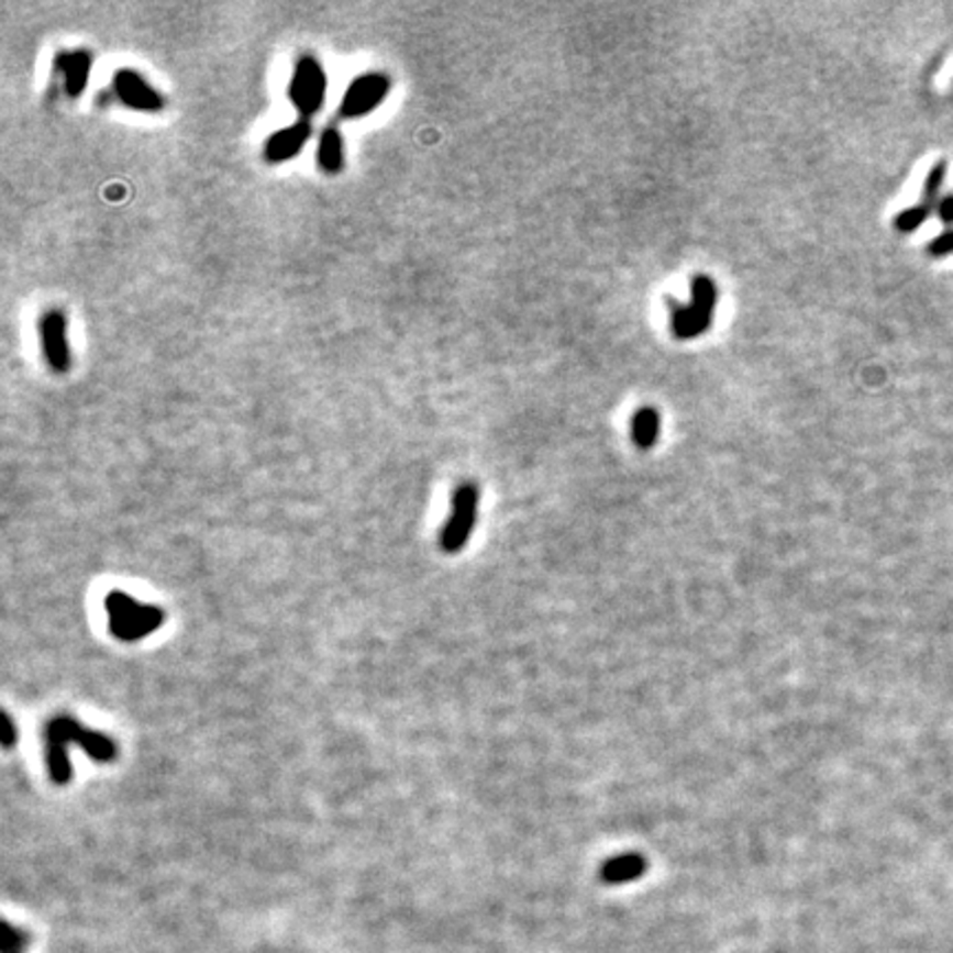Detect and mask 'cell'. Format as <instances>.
<instances>
[{
    "mask_svg": "<svg viewBox=\"0 0 953 953\" xmlns=\"http://www.w3.org/2000/svg\"><path fill=\"white\" fill-rule=\"evenodd\" d=\"M0 742H3L5 751H10L19 742V731L10 713H3V738H0Z\"/></svg>",
    "mask_w": 953,
    "mask_h": 953,
    "instance_id": "18",
    "label": "cell"
},
{
    "mask_svg": "<svg viewBox=\"0 0 953 953\" xmlns=\"http://www.w3.org/2000/svg\"><path fill=\"white\" fill-rule=\"evenodd\" d=\"M661 437V415L652 407H643L631 418V440L641 451H650L656 446Z\"/></svg>",
    "mask_w": 953,
    "mask_h": 953,
    "instance_id": "13",
    "label": "cell"
},
{
    "mask_svg": "<svg viewBox=\"0 0 953 953\" xmlns=\"http://www.w3.org/2000/svg\"><path fill=\"white\" fill-rule=\"evenodd\" d=\"M477 510H479V488L470 481L457 486L453 492L451 517L440 532V547L444 552L455 554L464 550L477 523Z\"/></svg>",
    "mask_w": 953,
    "mask_h": 953,
    "instance_id": "4",
    "label": "cell"
},
{
    "mask_svg": "<svg viewBox=\"0 0 953 953\" xmlns=\"http://www.w3.org/2000/svg\"><path fill=\"white\" fill-rule=\"evenodd\" d=\"M38 336H41V350L47 367L65 376L69 374L74 365L71 347H69V332H67V315L63 309H47L38 321Z\"/></svg>",
    "mask_w": 953,
    "mask_h": 953,
    "instance_id": "7",
    "label": "cell"
},
{
    "mask_svg": "<svg viewBox=\"0 0 953 953\" xmlns=\"http://www.w3.org/2000/svg\"><path fill=\"white\" fill-rule=\"evenodd\" d=\"M315 164L330 177H336L345 170V137L339 126L323 129L321 137H318Z\"/></svg>",
    "mask_w": 953,
    "mask_h": 953,
    "instance_id": "11",
    "label": "cell"
},
{
    "mask_svg": "<svg viewBox=\"0 0 953 953\" xmlns=\"http://www.w3.org/2000/svg\"><path fill=\"white\" fill-rule=\"evenodd\" d=\"M104 607L109 613V631L122 643H137L166 622V611L162 607L140 602L135 596L124 591H111L104 598Z\"/></svg>",
    "mask_w": 953,
    "mask_h": 953,
    "instance_id": "2",
    "label": "cell"
},
{
    "mask_svg": "<svg viewBox=\"0 0 953 953\" xmlns=\"http://www.w3.org/2000/svg\"><path fill=\"white\" fill-rule=\"evenodd\" d=\"M667 304L672 311V330H674L676 339H680V341L698 339L713 323V311H707V309L698 307L696 302L685 304L676 298H667Z\"/></svg>",
    "mask_w": 953,
    "mask_h": 953,
    "instance_id": "10",
    "label": "cell"
},
{
    "mask_svg": "<svg viewBox=\"0 0 953 953\" xmlns=\"http://www.w3.org/2000/svg\"><path fill=\"white\" fill-rule=\"evenodd\" d=\"M691 298L698 307L707 309V311H716L718 304V287L713 282V278L709 276H696L691 280Z\"/></svg>",
    "mask_w": 953,
    "mask_h": 953,
    "instance_id": "14",
    "label": "cell"
},
{
    "mask_svg": "<svg viewBox=\"0 0 953 953\" xmlns=\"http://www.w3.org/2000/svg\"><path fill=\"white\" fill-rule=\"evenodd\" d=\"M391 93V78L385 71H365L354 78L341 100V120H363L378 111Z\"/></svg>",
    "mask_w": 953,
    "mask_h": 953,
    "instance_id": "5",
    "label": "cell"
},
{
    "mask_svg": "<svg viewBox=\"0 0 953 953\" xmlns=\"http://www.w3.org/2000/svg\"><path fill=\"white\" fill-rule=\"evenodd\" d=\"M287 98L298 113V120L311 122V118L323 111L328 102V74L315 56L304 54L296 60Z\"/></svg>",
    "mask_w": 953,
    "mask_h": 953,
    "instance_id": "3",
    "label": "cell"
},
{
    "mask_svg": "<svg viewBox=\"0 0 953 953\" xmlns=\"http://www.w3.org/2000/svg\"><path fill=\"white\" fill-rule=\"evenodd\" d=\"M113 93L122 107L137 113L157 115L166 109L164 93L133 67H120L113 74Z\"/></svg>",
    "mask_w": 953,
    "mask_h": 953,
    "instance_id": "6",
    "label": "cell"
},
{
    "mask_svg": "<svg viewBox=\"0 0 953 953\" xmlns=\"http://www.w3.org/2000/svg\"><path fill=\"white\" fill-rule=\"evenodd\" d=\"M944 173H946V164L944 162H940V164H935L931 168V173H929V177L924 181V206H929V208L935 206L938 192H940L942 181H944Z\"/></svg>",
    "mask_w": 953,
    "mask_h": 953,
    "instance_id": "16",
    "label": "cell"
},
{
    "mask_svg": "<svg viewBox=\"0 0 953 953\" xmlns=\"http://www.w3.org/2000/svg\"><path fill=\"white\" fill-rule=\"evenodd\" d=\"M309 140H311V122L296 120L291 126H285L265 140L263 157L267 164H287L304 151Z\"/></svg>",
    "mask_w": 953,
    "mask_h": 953,
    "instance_id": "8",
    "label": "cell"
},
{
    "mask_svg": "<svg viewBox=\"0 0 953 953\" xmlns=\"http://www.w3.org/2000/svg\"><path fill=\"white\" fill-rule=\"evenodd\" d=\"M69 746H80L100 764H111L118 757V746L111 738L93 729H87L80 720L71 716H58L49 720L45 729L47 768L56 786H65L71 782L74 766L69 762V751H67Z\"/></svg>",
    "mask_w": 953,
    "mask_h": 953,
    "instance_id": "1",
    "label": "cell"
},
{
    "mask_svg": "<svg viewBox=\"0 0 953 953\" xmlns=\"http://www.w3.org/2000/svg\"><path fill=\"white\" fill-rule=\"evenodd\" d=\"M929 214H931V208L924 206V203H920V206H913V208H907L905 212H900L896 217L894 225L900 232H913L918 225H922L927 221Z\"/></svg>",
    "mask_w": 953,
    "mask_h": 953,
    "instance_id": "15",
    "label": "cell"
},
{
    "mask_svg": "<svg viewBox=\"0 0 953 953\" xmlns=\"http://www.w3.org/2000/svg\"><path fill=\"white\" fill-rule=\"evenodd\" d=\"M951 252H953V230L942 232L938 239H933L929 243V254H933V256H944Z\"/></svg>",
    "mask_w": 953,
    "mask_h": 953,
    "instance_id": "17",
    "label": "cell"
},
{
    "mask_svg": "<svg viewBox=\"0 0 953 953\" xmlns=\"http://www.w3.org/2000/svg\"><path fill=\"white\" fill-rule=\"evenodd\" d=\"M54 69L58 71V76L63 78V89L65 96L69 100H78L82 98L89 80H91V69H93V54L87 49H71V52H60L56 56Z\"/></svg>",
    "mask_w": 953,
    "mask_h": 953,
    "instance_id": "9",
    "label": "cell"
},
{
    "mask_svg": "<svg viewBox=\"0 0 953 953\" xmlns=\"http://www.w3.org/2000/svg\"><path fill=\"white\" fill-rule=\"evenodd\" d=\"M938 217H940L946 225L953 223V195L944 197V199L938 203Z\"/></svg>",
    "mask_w": 953,
    "mask_h": 953,
    "instance_id": "19",
    "label": "cell"
},
{
    "mask_svg": "<svg viewBox=\"0 0 953 953\" xmlns=\"http://www.w3.org/2000/svg\"><path fill=\"white\" fill-rule=\"evenodd\" d=\"M647 872V858L643 854H620L609 858L600 867V878L607 885H622L641 878Z\"/></svg>",
    "mask_w": 953,
    "mask_h": 953,
    "instance_id": "12",
    "label": "cell"
}]
</instances>
